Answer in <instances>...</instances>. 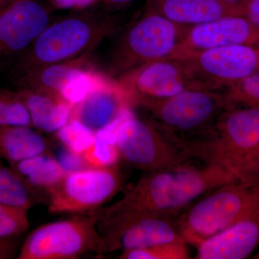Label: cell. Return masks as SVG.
<instances>
[{
    "label": "cell",
    "mask_w": 259,
    "mask_h": 259,
    "mask_svg": "<svg viewBox=\"0 0 259 259\" xmlns=\"http://www.w3.org/2000/svg\"><path fill=\"white\" fill-rule=\"evenodd\" d=\"M137 105L189 146L207 136L220 116L233 107L225 93L202 89L146 100Z\"/></svg>",
    "instance_id": "obj_5"
},
{
    "label": "cell",
    "mask_w": 259,
    "mask_h": 259,
    "mask_svg": "<svg viewBox=\"0 0 259 259\" xmlns=\"http://www.w3.org/2000/svg\"><path fill=\"white\" fill-rule=\"evenodd\" d=\"M258 148L259 108L252 107L226 110L207 136L191 145L194 158L219 163L236 177Z\"/></svg>",
    "instance_id": "obj_8"
},
{
    "label": "cell",
    "mask_w": 259,
    "mask_h": 259,
    "mask_svg": "<svg viewBox=\"0 0 259 259\" xmlns=\"http://www.w3.org/2000/svg\"><path fill=\"white\" fill-rule=\"evenodd\" d=\"M82 157L89 167L102 168L117 164L118 153L115 144L95 138V143L88 151L83 153Z\"/></svg>",
    "instance_id": "obj_29"
},
{
    "label": "cell",
    "mask_w": 259,
    "mask_h": 259,
    "mask_svg": "<svg viewBox=\"0 0 259 259\" xmlns=\"http://www.w3.org/2000/svg\"><path fill=\"white\" fill-rule=\"evenodd\" d=\"M32 127L30 115L18 92L0 88V126Z\"/></svg>",
    "instance_id": "obj_24"
},
{
    "label": "cell",
    "mask_w": 259,
    "mask_h": 259,
    "mask_svg": "<svg viewBox=\"0 0 259 259\" xmlns=\"http://www.w3.org/2000/svg\"><path fill=\"white\" fill-rule=\"evenodd\" d=\"M259 245V206L248 217L197 247V259H243Z\"/></svg>",
    "instance_id": "obj_16"
},
{
    "label": "cell",
    "mask_w": 259,
    "mask_h": 259,
    "mask_svg": "<svg viewBox=\"0 0 259 259\" xmlns=\"http://www.w3.org/2000/svg\"><path fill=\"white\" fill-rule=\"evenodd\" d=\"M243 9V15H246L247 19L259 27V0H250Z\"/></svg>",
    "instance_id": "obj_33"
},
{
    "label": "cell",
    "mask_w": 259,
    "mask_h": 259,
    "mask_svg": "<svg viewBox=\"0 0 259 259\" xmlns=\"http://www.w3.org/2000/svg\"><path fill=\"white\" fill-rule=\"evenodd\" d=\"M93 53H87L72 60L33 70L15 79V84L18 88L30 89L59 97V91L70 76L77 70L88 67Z\"/></svg>",
    "instance_id": "obj_19"
},
{
    "label": "cell",
    "mask_w": 259,
    "mask_h": 259,
    "mask_svg": "<svg viewBox=\"0 0 259 259\" xmlns=\"http://www.w3.org/2000/svg\"><path fill=\"white\" fill-rule=\"evenodd\" d=\"M125 175L117 164L66 172L48 192V210L54 214H79L100 207L118 193Z\"/></svg>",
    "instance_id": "obj_10"
},
{
    "label": "cell",
    "mask_w": 259,
    "mask_h": 259,
    "mask_svg": "<svg viewBox=\"0 0 259 259\" xmlns=\"http://www.w3.org/2000/svg\"><path fill=\"white\" fill-rule=\"evenodd\" d=\"M151 11L170 21L192 27L228 16H242L243 7L222 0H151Z\"/></svg>",
    "instance_id": "obj_17"
},
{
    "label": "cell",
    "mask_w": 259,
    "mask_h": 259,
    "mask_svg": "<svg viewBox=\"0 0 259 259\" xmlns=\"http://www.w3.org/2000/svg\"><path fill=\"white\" fill-rule=\"evenodd\" d=\"M259 206V186L236 181L214 189L176 218L187 244L201 243L248 217Z\"/></svg>",
    "instance_id": "obj_3"
},
{
    "label": "cell",
    "mask_w": 259,
    "mask_h": 259,
    "mask_svg": "<svg viewBox=\"0 0 259 259\" xmlns=\"http://www.w3.org/2000/svg\"><path fill=\"white\" fill-rule=\"evenodd\" d=\"M201 89L220 92L259 69V50L247 45L212 48L179 59Z\"/></svg>",
    "instance_id": "obj_11"
},
{
    "label": "cell",
    "mask_w": 259,
    "mask_h": 259,
    "mask_svg": "<svg viewBox=\"0 0 259 259\" xmlns=\"http://www.w3.org/2000/svg\"><path fill=\"white\" fill-rule=\"evenodd\" d=\"M188 28L148 10L112 47L106 65L107 74L118 79L144 65L169 59Z\"/></svg>",
    "instance_id": "obj_4"
},
{
    "label": "cell",
    "mask_w": 259,
    "mask_h": 259,
    "mask_svg": "<svg viewBox=\"0 0 259 259\" xmlns=\"http://www.w3.org/2000/svg\"><path fill=\"white\" fill-rule=\"evenodd\" d=\"M236 181L234 174L219 163L192 159L144 171L120 201L135 209L177 218L204 194Z\"/></svg>",
    "instance_id": "obj_1"
},
{
    "label": "cell",
    "mask_w": 259,
    "mask_h": 259,
    "mask_svg": "<svg viewBox=\"0 0 259 259\" xmlns=\"http://www.w3.org/2000/svg\"><path fill=\"white\" fill-rule=\"evenodd\" d=\"M0 158V204L29 210L48 203V194L29 185Z\"/></svg>",
    "instance_id": "obj_22"
},
{
    "label": "cell",
    "mask_w": 259,
    "mask_h": 259,
    "mask_svg": "<svg viewBox=\"0 0 259 259\" xmlns=\"http://www.w3.org/2000/svg\"><path fill=\"white\" fill-rule=\"evenodd\" d=\"M61 150L56 158L66 172L79 171L89 168L81 155L76 154L67 148Z\"/></svg>",
    "instance_id": "obj_31"
},
{
    "label": "cell",
    "mask_w": 259,
    "mask_h": 259,
    "mask_svg": "<svg viewBox=\"0 0 259 259\" xmlns=\"http://www.w3.org/2000/svg\"><path fill=\"white\" fill-rule=\"evenodd\" d=\"M16 0H0V12Z\"/></svg>",
    "instance_id": "obj_36"
},
{
    "label": "cell",
    "mask_w": 259,
    "mask_h": 259,
    "mask_svg": "<svg viewBox=\"0 0 259 259\" xmlns=\"http://www.w3.org/2000/svg\"><path fill=\"white\" fill-rule=\"evenodd\" d=\"M51 6L57 9H76L78 0H49Z\"/></svg>",
    "instance_id": "obj_34"
},
{
    "label": "cell",
    "mask_w": 259,
    "mask_h": 259,
    "mask_svg": "<svg viewBox=\"0 0 259 259\" xmlns=\"http://www.w3.org/2000/svg\"><path fill=\"white\" fill-rule=\"evenodd\" d=\"M222 1L225 2V3H229V4L236 5V3L238 0H222Z\"/></svg>",
    "instance_id": "obj_38"
},
{
    "label": "cell",
    "mask_w": 259,
    "mask_h": 259,
    "mask_svg": "<svg viewBox=\"0 0 259 259\" xmlns=\"http://www.w3.org/2000/svg\"><path fill=\"white\" fill-rule=\"evenodd\" d=\"M97 228L105 241L107 253L185 241L176 218L135 209L120 200L101 208Z\"/></svg>",
    "instance_id": "obj_9"
},
{
    "label": "cell",
    "mask_w": 259,
    "mask_h": 259,
    "mask_svg": "<svg viewBox=\"0 0 259 259\" xmlns=\"http://www.w3.org/2000/svg\"><path fill=\"white\" fill-rule=\"evenodd\" d=\"M92 69L82 68L75 71L63 85L59 97L73 107L84 98L91 83Z\"/></svg>",
    "instance_id": "obj_27"
},
{
    "label": "cell",
    "mask_w": 259,
    "mask_h": 259,
    "mask_svg": "<svg viewBox=\"0 0 259 259\" xmlns=\"http://www.w3.org/2000/svg\"><path fill=\"white\" fill-rule=\"evenodd\" d=\"M54 134L63 147L79 155L91 147L96 138V132L75 119H71Z\"/></svg>",
    "instance_id": "obj_23"
},
{
    "label": "cell",
    "mask_w": 259,
    "mask_h": 259,
    "mask_svg": "<svg viewBox=\"0 0 259 259\" xmlns=\"http://www.w3.org/2000/svg\"><path fill=\"white\" fill-rule=\"evenodd\" d=\"M17 92L28 110L32 127L55 134L71 119L74 107L61 97L28 88H18Z\"/></svg>",
    "instance_id": "obj_18"
},
{
    "label": "cell",
    "mask_w": 259,
    "mask_h": 259,
    "mask_svg": "<svg viewBox=\"0 0 259 259\" xmlns=\"http://www.w3.org/2000/svg\"><path fill=\"white\" fill-rule=\"evenodd\" d=\"M97 1V0H78L76 9H86V8H90V6L95 4Z\"/></svg>",
    "instance_id": "obj_35"
},
{
    "label": "cell",
    "mask_w": 259,
    "mask_h": 259,
    "mask_svg": "<svg viewBox=\"0 0 259 259\" xmlns=\"http://www.w3.org/2000/svg\"><path fill=\"white\" fill-rule=\"evenodd\" d=\"M236 177L239 182L259 186V148L242 165Z\"/></svg>",
    "instance_id": "obj_30"
},
{
    "label": "cell",
    "mask_w": 259,
    "mask_h": 259,
    "mask_svg": "<svg viewBox=\"0 0 259 259\" xmlns=\"http://www.w3.org/2000/svg\"><path fill=\"white\" fill-rule=\"evenodd\" d=\"M118 80L128 91L133 104L136 105L146 100L167 98L187 90L201 89L191 77L183 63L176 59L150 63Z\"/></svg>",
    "instance_id": "obj_13"
},
{
    "label": "cell",
    "mask_w": 259,
    "mask_h": 259,
    "mask_svg": "<svg viewBox=\"0 0 259 259\" xmlns=\"http://www.w3.org/2000/svg\"><path fill=\"white\" fill-rule=\"evenodd\" d=\"M28 210L0 204V238H18L28 231Z\"/></svg>",
    "instance_id": "obj_26"
},
{
    "label": "cell",
    "mask_w": 259,
    "mask_h": 259,
    "mask_svg": "<svg viewBox=\"0 0 259 259\" xmlns=\"http://www.w3.org/2000/svg\"><path fill=\"white\" fill-rule=\"evenodd\" d=\"M45 0H16L0 12V69L18 60L52 22Z\"/></svg>",
    "instance_id": "obj_12"
},
{
    "label": "cell",
    "mask_w": 259,
    "mask_h": 259,
    "mask_svg": "<svg viewBox=\"0 0 259 259\" xmlns=\"http://www.w3.org/2000/svg\"><path fill=\"white\" fill-rule=\"evenodd\" d=\"M131 105V95L120 81L92 69L90 90L73 108L71 119L80 121L97 132L115 120Z\"/></svg>",
    "instance_id": "obj_14"
},
{
    "label": "cell",
    "mask_w": 259,
    "mask_h": 259,
    "mask_svg": "<svg viewBox=\"0 0 259 259\" xmlns=\"http://www.w3.org/2000/svg\"><path fill=\"white\" fill-rule=\"evenodd\" d=\"M119 161L144 171L176 166L194 159L190 146L156 121L130 112L117 133Z\"/></svg>",
    "instance_id": "obj_6"
},
{
    "label": "cell",
    "mask_w": 259,
    "mask_h": 259,
    "mask_svg": "<svg viewBox=\"0 0 259 259\" xmlns=\"http://www.w3.org/2000/svg\"><path fill=\"white\" fill-rule=\"evenodd\" d=\"M49 141L32 127L0 126V158L6 160L10 165L49 153Z\"/></svg>",
    "instance_id": "obj_20"
},
{
    "label": "cell",
    "mask_w": 259,
    "mask_h": 259,
    "mask_svg": "<svg viewBox=\"0 0 259 259\" xmlns=\"http://www.w3.org/2000/svg\"><path fill=\"white\" fill-rule=\"evenodd\" d=\"M114 28L115 25L110 19L93 11L51 22L23 55L11 65L13 78L93 52Z\"/></svg>",
    "instance_id": "obj_2"
},
{
    "label": "cell",
    "mask_w": 259,
    "mask_h": 259,
    "mask_svg": "<svg viewBox=\"0 0 259 259\" xmlns=\"http://www.w3.org/2000/svg\"><path fill=\"white\" fill-rule=\"evenodd\" d=\"M254 258H259V253H257V254L255 255Z\"/></svg>",
    "instance_id": "obj_39"
},
{
    "label": "cell",
    "mask_w": 259,
    "mask_h": 259,
    "mask_svg": "<svg viewBox=\"0 0 259 259\" xmlns=\"http://www.w3.org/2000/svg\"><path fill=\"white\" fill-rule=\"evenodd\" d=\"M107 1L112 2V3H122L128 2L130 0H107Z\"/></svg>",
    "instance_id": "obj_37"
},
{
    "label": "cell",
    "mask_w": 259,
    "mask_h": 259,
    "mask_svg": "<svg viewBox=\"0 0 259 259\" xmlns=\"http://www.w3.org/2000/svg\"><path fill=\"white\" fill-rule=\"evenodd\" d=\"M101 208L42 225L27 237L18 259H76L107 253L97 228Z\"/></svg>",
    "instance_id": "obj_7"
},
{
    "label": "cell",
    "mask_w": 259,
    "mask_h": 259,
    "mask_svg": "<svg viewBox=\"0 0 259 259\" xmlns=\"http://www.w3.org/2000/svg\"><path fill=\"white\" fill-rule=\"evenodd\" d=\"M10 167L29 185L47 194L66 173L49 153L26 158L10 164Z\"/></svg>",
    "instance_id": "obj_21"
},
{
    "label": "cell",
    "mask_w": 259,
    "mask_h": 259,
    "mask_svg": "<svg viewBox=\"0 0 259 259\" xmlns=\"http://www.w3.org/2000/svg\"><path fill=\"white\" fill-rule=\"evenodd\" d=\"M233 45H259V27L242 16H228L189 27L169 59L197 51Z\"/></svg>",
    "instance_id": "obj_15"
},
{
    "label": "cell",
    "mask_w": 259,
    "mask_h": 259,
    "mask_svg": "<svg viewBox=\"0 0 259 259\" xmlns=\"http://www.w3.org/2000/svg\"><path fill=\"white\" fill-rule=\"evenodd\" d=\"M185 241L159 243L144 248L124 250L120 259H187L190 258Z\"/></svg>",
    "instance_id": "obj_25"
},
{
    "label": "cell",
    "mask_w": 259,
    "mask_h": 259,
    "mask_svg": "<svg viewBox=\"0 0 259 259\" xmlns=\"http://www.w3.org/2000/svg\"><path fill=\"white\" fill-rule=\"evenodd\" d=\"M19 249L18 238H0V259L13 258ZM17 258V257H16Z\"/></svg>",
    "instance_id": "obj_32"
},
{
    "label": "cell",
    "mask_w": 259,
    "mask_h": 259,
    "mask_svg": "<svg viewBox=\"0 0 259 259\" xmlns=\"http://www.w3.org/2000/svg\"><path fill=\"white\" fill-rule=\"evenodd\" d=\"M225 95L231 103L259 108V74H251L228 88Z\"/></svg>",
    "instance_id": "obj_28"
}]
</instances>
